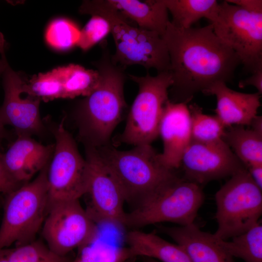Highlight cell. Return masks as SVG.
<instances>
[{
	"instance_id": "6da1fadb",
	"label": "cell",
	"mask_w": 262,
	"mask_h": 262,
	"mask_svg": "<svg viewBox=\"0 0 262 262\" xmlns=\"http://www.w3.org/2000/svg\"><path fill=\"white\" fill-rule=\"evenodd\" d=\"M169 56L174 102H189L196 93L232 79L241 64L236 54L215 34L211 24L181 29L168 23L162 36Z\"/></svg>"
},
{
	"instance_id": "7a4b0ae2",
	"label": "cell",
	"mask_w": 262,
	"mask_h": 262,
	"mask_svg": "<svg viewBox=\"0 0 262 262\" xmlns=\"http://www.w3.org/2000/svg\"><path fill=\"white\" fill-rule=\"evenodd\" d=\"M99 60L93 62L99 74L95 89L79 103L76 111L80 134L87 146L109 144L114 130L127 105L124 86L128 77L124 67L114 64L107 43L101 44Z\"/></svg>"
},
{
	"instance_id": "3957f363",
	"label": "cell",
	"mask_w": 262,
	"mask_h": 262,
	"mask_svg": "<svg viewBox=\"0 0 262 262\" xmlns=\"http://www.w3.org/2000/svg\"><path fill=\"white\" fill-rule=\"evenodd\" d=\"M81 14L98 16L109 23L115 51L112 62L124 68L140 65L158 73L169 71L170 60L166 44L157 33L132 25L110 8L105 0H84L79 8Z\"/></svg>"
},
{
	"instance_id": "277c9868",
	"label": "cell",
	"mask_w": 262,
	"mask_h": 262,
	"mask_svg": "<svg viewBox=\"0 0 262 262\" xmlns=\"http://www.w3.org/2000/svg\"><path fill=\"white\" fill-rule=\"evenodd\" d=\"M96 148L118 182L126 202L136 204L176 175L161 163L151 145L123 151L109 144Z\"/></svg>"
},
{
	"instance_id": "5b68a950",
	"label": "cell",
	"mask_w": 262,
	"mask_h": 262,
	"mask_svg": "<svg viewBox=\"0 0 262 262\" xmlns=\"http://www.w3.org/2000/svg\"><path fill=\"white\" fill-rule=\"evenodd\" d=\"M204 198L200 185L176 175L127 213L126 227L137 229L161 222L181 226L194 223Z\"/></svg>"
},
{
	"instance_id": "8992f818",
	"label": "cell",
	"mask_w": 262,
	"mask_h": 262,
	"mask_svg": "<svg viewBox=\"0 0 262 262\" xmlns=\"http://www.w3.org/2000/svg\"><path fill=\"white\" fill-rule=\"evenodd\" d=\"M49 164L33 181L6 195L0 227V250L13 243L20 245L33 241L42 228L48 209Z\"/></svg>"
},
{
	"instance_id": "52a82bcc",
	"label": "cell",
	"mask_w": 262,
	"mask_h": 262,
	"mask_svg": "<svg viewBox=\"0 0 262 262\" xmlns=\"http://www.w3.org/2000/svg\"><path fill=\"white\" fill-rule=\"evenodd\" d=\"M217 229L213 234L227 240L256 225L262 213V193L246 168L238 171L215 196Z\"/></svg>"
},
{
	"instance_id": "ba28073f",
	"label": "cell",
	"mask_w": 262,
	"mask_h": 262,
	"mask_svg": "<svg viewBox=\"0 0 262 262\" xmlns=\"http://www.w3.org/2000/svg\"><path fill=\"white\" fill-rule=\"evenodd\" d=\"M138 86V92L129 111L120 142L134 146L150 145L159 135V127L164 106L169 100L168 89L173 82L169 71L152 76L128 74Z\"/></svg>"
},
{
	"instance_id": "9c48e42d",
	"label": "cell",
	"mask_w": 262,
	"mask_h": 262,
	"mask_svg": "<svg viewBox=\"0 0 262 262\" xmlns=\"http://www.w3.org/2000/svg\"><path fill=\"white\" fill-rule=\"evenodd\" d=\"M53 131L55 144L47 173L48 208L57 203L80 199L86 194L88 183L86 159L80 154L63 121Z\"/></svg>"
},
{
	"instance_id": "30bf717a",
	"label": "cell",
	"mask_w": 262,
	"mask_h": 262,
	"mask_svg": "<svg viewBox=\"0 0 262 262\" xmlns=\"http://www.w3.org/2000/svg\"><path fill=\"white\" fill-rule=\"evenodd\" d=\"M214 33L252 73L262 68V14H251L224 1L211 22Z\"/></svg>"
},
{
	"instance_id": "8fae6325",
	"label": "cell",
	"mask_w": 262,
	"mask_h": 262,
	"mask_svg": "<svg viewBox=\"0 0 262 262\" xmlns=\"http://www.w3.org/2000/svg\"><path fill=\"white\" fill-rule=\"evenodd\" d=\"M48 215L42 227L48 246L63 256L89 244L97 238L96 223L79 199L63 201L48 208Z\"/></svg>"
},
{
	"instance_id": "7c38bea8",
	"label": "cell",
	"mask_w": 262,
	"mask_h": 262,
	"mask_svg": "<svg viewBox=\"0 0 262 262\" xmlns=\"http://www.w3.org/2000/svg\"><path fill=\"white\" fill-rule=\"evenodd\" d=\"M89 200L86 211L97 223L126 227V199L116 180L101 160L97 149L87 146Z\"/></svg>"
},
{
	"instance_id": "4fadbf2b",
	"label": "cell",
	"mask_w": 262,
	"mask_h": 262,
	"mask_svg": "<svg viewBox=\"0 0 262 262\" xmlns=\"http://www.w3.org/2000/svg\"><path fill=\"white\" fill-rule=\"evenodd\" d=\"M180 166L184 179L200 186L231 177L246 168L223 139L207 143L192 140L183 154Z\"/></svg>"
},
{
	"instance_id": "5bb4252c",
	"label": "cell",
	"mask_w": 262,
	"mask_h": 262,
	"mask_svg": "<svg viewBox=\"0 0 262 262\" xmlns=\"http://www.w3.org/2000/svg\"><path fill=\"white\" fill-rule=\"evenodd\" d=\"M2 75L4 98L0 107V124L13 127L18 136L40 133L43 129L39 113L41 100L29 95L22 96L24 81L8 62Z\"/></svg>"
},
{
	"instance_id": "9a60e30c",
	"label": "cell",
	"mask_w": 262,
	"mask_h": 262,
	"mask_svg": "<svg viewBox=\"0 0 262 262\" xmlns=\"http://www.w3.org/2000/svg\"><path fill=\"white\" fill-rule=\"evenodd\" d=\"M163 151L159 154L161 163L174 170L180 166L183 154L192 141L190 114L185 102L166 103L159 127Z\"/></svg>"
},
{
	"instance_id": "2e32d148",
	"label": "cell",
	"mask_w": 262,
	"mask_h": 262,
	"mask_svg": "<svg viewBox=\"0 0 262 262\" xmlns=\"http://www.w3.org/2000/svg\"><path fill=\"white\" fill-rule=\"evenodd\" d=\"M54 147V145H44L29 136L19 135L0 158L12 179L23 185L49 164Z\"/></svg>"
},
{
	"instance_id": "e0dca14e",
	"label": "cell",
	"mask_w": 262,
	"mask_h": 262,
	"mask_svg": "<svg viewBox=\"0 0 262 262\" xmlns=\"http://www.w3.org/2000/svg\"><path fill=\"white\" fill-rule=\"evenodd\" d=\"M202 93L215 96V115L226 128L249 126L261 106V95L258 93L237 92L229 88L224 82H216Z\"/></svg>"
},
{
	"instance_id": "ac0fdd59",
	"label": "cell",
	"mask_w": 262,
	"mask_h": 262,
	"mask_svg": "<svg viewBox=\"0 0 262 262\" xmlns=\"http://www.w3.org/2000/svg\"><path fill=\"white\" fill-rule=\"evenodd\" d=\"M158 229L182 247L191 262H234L213 234L200 230L194 223Z\"/></svg>"
},
{
	"instance_id": "d6986e66",
	"label": "cell",
	"mask_w": 262,
	"mask_h": 262,
	"mask_svg": "<svg viewBox=\"0 0 262 262\" xmlns=\"http://www.w3.org/2000/svg\"><path fill=\"white\" fill-rule=\"evenodd\" d=\"M105 0L110 8L128 22L162 36L170 22L164 0Z\"/></svg>"
},
{
	"instance_id": "ffe728a7",
	"label": "cell",
	"mask_w": 262,
	"mask_h": 262,
	"mask_svg": "<svg viewBox=\"0 0 262 262\" xmlns=\"http://www.w3.org/2000/svg\"><path fill=\"white\" fill-rule=\"evenodd\" d=\"M132 256L151 258L160 262H191L182 247L171 243L155 233L133 229L126 235Z\"/></svg>"
},
{
	"instance_id": "44dd1931",
	"label": "cell",
	"mask_w": 262,
	"mask_h": 262,
	"mask_svg": "<svg viewBox=\"0 0 262 262\" xmlns=\"http://www.w3.org/2000/svg\"><path fill=\"white\" fill-rule=\"evenodd\" d=\"M227 128L223 140L246 168L262 164V133L243 126Z\"/></svg>"
},
{
	"instance_id": "7402d4cb",
	"label": "cell",
	"mask_w": 262,
	"mask_h": 262,
	"mask_svg": "<svg viewBox=\"0 0 262 262\" xmlns=\"http://www.w3.org/2000/svg\"><path fill=\"white\" fill-rule=\"evenodd\" d=\"M172 16L171 23L174 26L188 29L202 18L211 22L215 18L218 7L215 0H164Z\"/></svg>"
},
{
	"instance_id": "603a6c76",
	"label": "cell",
	"mask_w": 262,
	"mask_h": 262,
	"mask_svg": "<svg viewBox=\"0 0 262 262\" xmlns=\"http://www.w3.org/2000/svg\"><path fill=\"white\" fill-rule=\"evenodd\" d=\"M55 69L62 83L63 98L86 97L98 84L99 74L97 70L86 69L74 64Z\"/></svg>"
},
{
	"instance_id": "cb8c5ba5",
	"label": "cell",
	"mask_w": 262,
	"mask_h": 262,
	"mask_svg": "<svg viewBox=\"0 0 262 262\" xmlns=\"http://www.w3.org/2000/svg\"><path fill=\"white\" fill-rule=\"evenodd\" d=\"M217 239L221 246L233 258H241L245 262H262L260 221L246 232L231 238V241Z\"/></svg>"
},
{
	"instance_id": "d4e9b609",
	"label": "cell",
	"mask_w": 262,
	"mask_h": 262,
	"mask_svg": "<svg viewBox=\"0 0 262 262\" xmlns=\"http://www.w3.org/2000/svg\"><path fill=\"white\" fill-rule=\"evenodd\" d=\"M188 109L192 141L207 143L223 139L226 128L216 115L205 114L196 103L190 105Z\"/></svg>"
},
{
	"instance_id": "484cf974",
	"label": "cell",
	"mask_w": 262,
	"mask_h": 262,
	"mask_svg": "<svg viewBox=\"0 0 262 262\" xmlns=\"http://www.w3.org/2000/svg\"><path fill=\"white\" fill-rule=\"evenodd\" d=\"M93 241L78 248L71 262H126L134 257L128 247Z\"/></svg>"
},
{
	"instance_id": "4316f807",
	"label": "cell",
	"mask_w": 262,
	"mask_h": 262,
	"mask_svg": "<svg viewBox=\"0 0 262 262\" xmlns=\"http://www.w3.org/2000/svg\"><path fill=\"white\" fill-rule=\"evenodd\" d=\"M22 90L23 94L46 102L63 98L62 83L55 68L33 75L27 82L24 81Z\"/></svg>"
},
{
	"instance_id": "83f0119b",
	"label": "cell",
	"mask_w": 262,
	"mask_h": 262,
	"mask_svg": "<svg viewBox=\"0 0 262 262\" xmlns=\"http://www.w3.org/2000/svg\"><path fill=\"white\" fill-rule=\"evenodd\" d=\"M9 262H71L67 255H59L40 241H32L7 249Z\"/></svg>"
},
{
	"instance_id": "f1b7e54d",
	"label": "cell",
	"mask_w": 262,
	"mask_h": 262,
	"mask_svg": "<svg viewBox=\"0 0 262 262\" xmlns=\"http://www.w3.org/2000/svg\"><path fill=\"white\" fill-rule=\"evenodd\" d=\"M80 30L73 21L65 18H58L48 25L45 33L46 42L51 48L66 51L77 46Z\"/></svg>"
},
{
	"instance_id": "f546056e",
	"label": "cell",
	"mask_w": 262,
	"mask_h": 262,
	"mask_svg": "<svg viewBox=\"0 0 262 262\" xmlns=\"http://www.w3.org/2000/svg\"><path fill=\"white\" fill-rule=\"evenodd\" d=\"M111 33L109 22L98 16H92L84 27L80 30L78 46L83 51L90 49L102 41Z\"/></svg>"
},
{
	"instance_id": "4dcf8cb0",
	"label": "cell",
	"mask_w": 262,
	"mask_h": 262,
	"mask_svg": "<svg viewBox=\"0 0 262 262\" xmlns=\"http://www.w3.org/2000/svg\"><path fill=\"white\" fill-rule=\"evenodd\" d=\"M21 185L8 173L0 158V193L7 195Z\"/></svg>"
},
{
	"instance_id": "1f68e13d",
	"label": "cell",
	"mask_w": 262,
	"mask_h": 262,
	"mask_svg": "<svg viewBox=\"0 0 262 262\" xmlns=\"http://www.w3.org/2000/svg\"><path fill=\"white\" fill-rule=\"evenodd\" d=\"M251 14H262V0H227Z\"/></svg>"
},
{
	"instance_id": "d6a6232c",
	"label": "cell",
	"mask_w": 262,
	"mask_h": 262,
	"mask_svg": "<svg viewBox=\"0 0 262 262\" xmlns=\"http://www.w3.org/2000/svg\"><path fill=\"white\" fill-rule=\"evenodd\" d=\"M238 86L241 88L248 86L255 87L260 95L262 94V68H259L252 73V75L239 81Z\"/></svg>"
},
{
	"instance_id": "836d02e7",
	"label": "cell",
	"mask_w": 262,
	"mask_h": 262,
	"mask_svg": "<svg viewBox=\"0 0 262 262\" xmlns=\"http://www.w3.org/2000/svg\"><path fill=\"white\" fill-rule=\"evenodd\" d=\"M246 169L254 182L262 189V164L250 166Z\"/></svg>"
},
{
	"instance_id": "e575fe53",
	"label": "cell",
	"mask_w": 262,
	"mask_h": 262,
	"mask_svg": "<svg viewBox=\"0 0 262 262\" xmlns=\"http://www.w3.org/2000/svg\"><path fill=\"white\" fill-rule=\"evenodd\" d=\"M1 59H0V75L2 74L4 69L5 65L7 62L5 55L4 53V50L2 51L1 53Z\"/></svg>"
},
{
	"instance_id": "d590c367",
	"label": "cell",
	"mask_w": 262,
	"mask_h": 262,
	"mask_svg": "<svg viewBox=\"0 0 262 262\" xmlns=\"http://www.w3.org/2000/svg\"><path fill=\"white\" fill-rule=\"evenodd\" d=\"M0 262H9L8 258L7 249L0 250Z\"/></svg>"
},
{
	"instance_id": "8d00e7d4",
	"label": "cell",
	"mask_w": 262,
	"mask_h": 262,
	"mask_svg": "<svg viewBox=\"0 0 262 262\" xmlns=\"http://www.w3.org/2000/svg\"><path fill=\"white\" fill-rule=\"evenodd\" d=\"M6 131L4 126L0 124V142L5 137Z\"/></svg>"
},
{
	"instance_id": "74e56055",
	"label": "cell",
	"mask_w": 262,
	"mask_h": 262,
	"mask_svg": "<svg viewBox=\"0 0 262 262\" xmlns=\"http://www.w3.org/2000/svg\"><path fill=\"white\" fill-rule=\"evenodd\" d=\"M4 40L1 33H0V53L4 50Z\"/></svg>"
},
{
	"instance_id": "f35d334b",
	"label": "cell",
	"mask_w": 262,
	"mask_h": 262,
	"mask_svg": "<svg viewBox=\"0 0 262 262\" xmlns=\"http://www.w3.org/2000/svg\"><path fill=\"white\" fill-rule=\"evenodd\" d=\"M145 262H160L153 259L145 258Z\"/></svg>"
},
{
	"instance_id": "ab89813d",
	"label": "cell",
	"mask_w": 262,
	"mask_h": 262,
	"mask_svg": "<svg viewBox=\"0 0 262 262\" xmlns=\"http://www.w3.org/2000/svg\"><path fill=\"white\" fill-rule=\"evenodd\" d=\"M135 259H136V257L132 258L130 259V260H129L126 262H134V261L135 260Z\"/></svg>"
}]
</instances>
